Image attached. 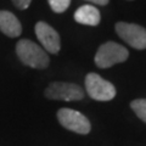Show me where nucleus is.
<instances>
[{
    "label": "nucleus",
    "instance_id": "nucleus-5",
    "mask_svg": "<svg viewBox=\"0 0 146 146\" xmlns=\"http://www.w3.org/2000/svg\"><path fill=\"white\" fill-rule=\"evenodd\" d=\"M57 119L60 124L66 129L74 131L77 134H88L91 125L89 119L83 113L71 108H61L57 111Z\"/></svg>",
    "mask_w": 146,
    "mask_h": 146
},
{
    "label": "nucleus",
    "instance_id": "nucleus-8",
    "mask_svg": "<svg viewBox=\"0 0 146 146\" xmlns=\"http://www.w3.org/2000/svg\"><path fill=\"white\" fill-rule=\"evenodd\" d=\"M0 31L10 38H16L22 33V26L13 13L0 11Z\"/></svg>",
    "mask_w": 146,
    "mask_h": 146
},
{
    "label": "nucleus",
    "instance_id": "nucleus-1",
    "mask_svg": "<svg viewBox=\"0 0 146 146\" xmlns=\"http://www.w3.org/2000/svg\"><path fill=\"white\" fill-rule=\"evenodd\" d=\"M16 54L18 58L28 67L44 70L49 66L50 60L46 51L32 40L21 39L16 44Z\"/></svg>",
    "mask_w": 146,
    "mask_h": 146
},
{
    "label": "nucleus",
    "instance_id": "nucleus-12",
    "mask_svg": "<svg viewBox=\"0 0 146 146\" xmlns=\"http://www.w3.org/2000/svg\"><path fill=\"white\" fill-rule=\"evenodd\" d=\"M13 3V5H15L17 9H20V10H26L27 7L29 6V4L32 3V0H11Z\"/></svg>",
    "mask_w": 146,
    "mask_h": 146
},
{
    "label": "nucleus",
    "instance_id": "nucleus-13",
    "mask_svg": "<svg viewBox=\"0 0 146 146\" xmlns=\"http://www.w3.org/2000/svg\"><path fill=\"white\" fill-rule=\"evenodd\" d=\"M86 1H90V3H93V4H96V5H101V6H105V5H107L110 0H86Z\"/></svg>",
    "mask_w": 146,
    "mask_h": 146
},
{
    "label": "nucleus",
    "instance_id": "nucleus-3",
    "mask_svg": "<svg viewBox=\"0 0 146 146\" xmlns=\"http://www.w3.org/2000/svg\"><path fill=\"white\" fill-rule=\"evenodd\" d=\"M85 89L89 96L98 101H110L116 96V88L112 83L96 73H89L85 77Z\"/></svg>",
    "mask_w": 146,
    "mask_h": 146
},
{
    "label": "nucleus",
    "instance_id": "nucleus-11",
    "mask_svg": "<svg viewBox=\"0 0 146 146\" xmlns=\"http://www.w3.org/2000/svg\"><path fill=\"white\" fill-rule=\"evenodd\" d=\"M51 10L56 13L65 12L71 4V0H48Z\"/></svg>",
    "mask_w": 146,
    "mask_h": 146
},
{
    "label": "nucleus",
    "instance_id": "nucleus-10",
    "mask_svg": "<svg viewBox=\"0 0 146 146\" xmlns=\"http://www.w3.org/2000/svg\"><path fill=\"white\" fill-rule=\"evenodd\" d=\"M131 110L143 122L146 123V99H136L130 104Z\"/></svg>",
    "mask_w": 146,
    "mask_h": 146
},
{
    "label": "nucleus",
    "instance_id": "nucleus-4",
    "mask_svg": "<svg viewBox=\"0 0 146 146\" xmlns=\"http://www.w3.org/2000/svg\"><path fill=\"white\" fill-rule=\"evenodd\" d=\"M45 96L50 100L62 101H79L84 98V90L76 83L54 82L45 89Z\"/></svg>",
    "mask_w": 146,
    "mask_h": 146
},
{
    "label": "nucleus",
    "instance_id": "nucleus-7",
    "mask_svg": "<svg viewBox=\"0 0 146 146\" xmlns=\"http://www.w3.org/2000/svg\"><path fill=\"white\" fill-rule=\"evenodd\" d=\"M35 35L40 42V44L43 45L45 51L50 54H57L60 51L61 49L60 35L46 22L40 21L35 25Z\"/></svg>",
    "mask_w": 146,
    "mask_h": 146
},
{
    "label": "nucleus",
    "instance_id": "nucleus-6",
    "mask_svg": "<svg viewBox=\"0 0 146 146\" xmlns=\"http://www.w3.org/2000/svg\"><path fill=\"white\" fill-rule=\"evenodd\" d=\"M116 33L127 44L136 50L146 49V29L135 23L118 22L116 23Z\"/></svg>",
    "mask_w": 146,
    "mask_h": 146
},
{
    "label": "nucleus",
    "instance_id": "nucleus-9",
    "mask_svg": "<svg viewBox=\"0 0 146 146\" xmlns=\"http://www.w3.org/2000/svg\"><path fill=\"white\" fill-rule=\"evenodd\" d=\"M74 20L80 25L85 26H98L101 21L100 11L95 6L83 5L74 12Z\"/></svg>",
    "mask_w": 146,
    "mask_h": 146
},
{
    "label": "nucleus",
    "instance_id": "nucleus-2",
    "mask_svg": "<svg viewBox=\"0 0 146 146\" xmlns=\"http://www.w3.org/2000/svg\"><path fill=\"white\" fill-rule=\"evenodd\" d=\"M128 50L115 42H107L98 49L95 55V65L99 68H108L116 63H121L128 60Z\"/></svg>",
    "mask_w": 146,
    "mask_h": 146
}]
</instances>
